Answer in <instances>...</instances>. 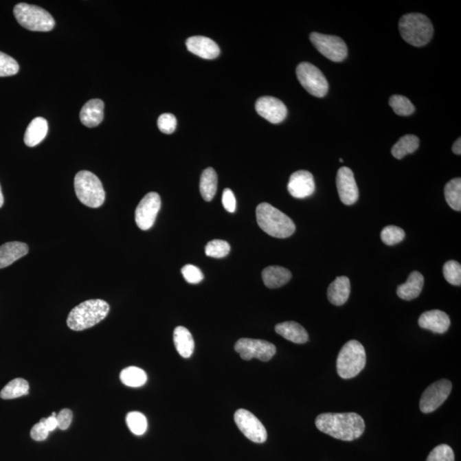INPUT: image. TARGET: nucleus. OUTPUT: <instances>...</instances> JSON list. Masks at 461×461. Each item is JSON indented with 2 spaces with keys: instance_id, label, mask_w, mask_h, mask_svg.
Segmentation results:
<instances>
[{
  "instance_id": "nucleus-1",
  "label": "nucleus",
  "mask_w": 461,
  "mask_h": 461,
  "mask_svg": "<svg viewBox=\"0 0 461 461\" xmlns=\"http://www.w3.org/2000/svg\"><path fill=\"white\" fill-rule=\"evenodd\" d=\"M320 431L342 441H354L365 431V422L355 413L322 414L315 420Z\"/></svg>"
},
{
  "instance_id": "nucleus-2",
  "label": "nucleus",
  "mask_w": 461,
  "mask_h": 461,
  "mask_svg": "<svg viewBox=\"0 0 461 461\" xmlns=\"http://www.w3.org/2000/svg\"><path fill=\"white\" fill-rule=\"evenodd\" d=\"M110 305L101 299H91L82 302L70 311L67 325L70 329L80 332L89 329L106 318Z\"/></svg>"
},
{
  "instance_id": "nucleus-3",
  "label": "nucleus",
  "mask_w": 461,
  "mask_h": 461,
  "mask_svg": "<svg viewBox=\"0 0 461 461\" xmlns=\"http://www.w3.org/2000/svg\"><path fill=\"white\" fill-rule=\"evenodd\" d=\"M256 221L262 230L273 238H286L295 231L293 221L267 203H260L256 207Z\"/></svg>"
},
{
  "instance_id": "nucleus-4",
  "label": "nucleus",
  "mask_w": 461,
  "mask_h": 461,
  "mask_svg": "<svg viewBox=\"0 0 461 461\" xmlns=\"http://www.w3.org/2000/svg\"><path fill=\"white\" fill-rule=\"evenodd\" d=\"M399 30L405 41L417 47L427 45L434 33L430 19L420 13L403 16L400 19Z\"/></svg>"
},
{
  "instance_id": "nucleus-5",
  "label": "nucleus",
  "mask_w": 461,
  "mask_h": 461,
  "mask_svg": "<svg viewBox=\"0 0 461 461\" xmlns=\"http://www.w3.org/2000/svg\"><path fill=\"white\" fill-rule=\"evenodd\" d=\"M367 357L363 346L357 340L348 341L341 348L337 360V371L341 378H355L363 370Z\"/></svg>"
},
{
  "instance_id": "nucleus-6",
  "label": "nucleus",
  "mask_w": 461,
  "mask_h": 461,
  "mask_svg": "<svg viewBox=\"0 0 461 461\" xmlns=\"http://www.w3.org/2000/svg\"><path fill=\"white\" fill-rule=\"evenodd\" d=\"M14 16L24 29L34 32H49L54 29L55 20L41 7L20 3L14 7Z\"/></svg>"
},
{
  "instance_id": "nucleus-7",
  "label": "nucleus",
  "mask_w": 461,
  "mask_h": 461,
  "mask_svg": "<svg viewBox=\"0 0 461 461\" xmlns=\"http://www.w3.org/2000/svg\"><path fill=\"white\" fill-rule=\"evenodd\" d=\"M77 198L86 206L97 209L103 205L105 192L100 179L89 171H80L75 177Z\"/></svg>"
},
{
  "instance_id": "nucleus-8",
  "label": "nucleus",
  "mask_w": 461,
  "mask_h": 461,
  "mask_svg": "<svg viewBox=\"0 0 461 461\" xmlns=\"http://www.w3.org/2000/svg\"><path fill=\"white\" fill-rule=\"evenodd\" d=\"M297 76L301 85L313 96H326L329 88L328 82L317 67L309 63H302L297 66Z\"/></svg>"
},
{
  "instance_id": "nucleus-9",
  "label": "nucleus",
  "mask_w": 461,
  "mask_h": 461,
  "mask_svg": "<svg viewBox=\"0 0 461 461\" xmlns=\"http://www.w3.org/2000/svg\"><path fill=\"white\" fill-rule=\"evenodd\" d=\"M311 41L319 54L330 61L339 63L347 58V45L339 37L315 32L311 34Z\"/></svg>"
},
{
  "instance_id": "nucleus-10",
  "label": "nucleus",
  "mask_w": 461,
  "mask_h": 461,
  "mask_svg": "<svg viewBox=\"0 0 461 461\" xmlns=\"http://www.w3.org/2000/svg\"><path fill=\"white\" fill-rule=\"evenodd\" d=\"M234 348L245 361L258 358L262 361H269L276 353V347L265 340L241 339Z\"/></svg>"
},
{
  "instance_id": "nucleus-11",
  "label": "nucleus",
  "mask_w": 461,
  "mask_h": 461,
  "mask_svg": "<svg viewBox=\"0 0 461 461\" xmlns=\"http://www.w3.org/2000/svg\"><path fill=\"white\" fill-rule=\"evenodd\" d=\"M236 425L246 438L256 443H262L267 441V433L254 414L246 409H238L234 414Z\"/></svg>"
},
{
  "instance_id": "nucleus-12",
  "label": "nucleus",
  "mask_w": 461,
  "mask_h": 461,
  "mask_svg": "<svg viewBox=\"0 0 461 461\" xmlns=\"http://www.w3.org/2000/svg\"><path fill=\"white\" fill-rule=\"evenodd\" d=\"M161 205V198L158 193L150 192L144 196L135 210V221L139 229L146 231L153 227Z\"/></svg>"
},
{
  "instance_id": "nucleus-13",
  "label": "nucleus",
  "mask_w": 461,
  "mask_h": 461,
  "mask_svg": "<svg viewBox=\"0 0 461 461\" xmlns=\"http://www.w3.org/2000/svg\"><path fill=\"white\" fill-rule=\"evenodd\" d=\"M452 390V383L447 379L439 380L425 390L421 396L420 407L424 414H430L441 406Z\"/></svg>"
},
{
  "instance_id": "nucleus-14",
  "label": "nucleus",
  "mask_w": 461,
  "mask_h": 461,
  "mask_svg": "<svg viewBox=\"0 0 461 461\" xmlns=\"http://www.w3.org/2000/svg\"><path fill=\"white\" fill-rule=\"evenodd\" d=\"M337 188L341 201L353 205L359 199V190L353 171L347 167L339 168L337 175Z\"/></svg>"
},
{
  "instance_id": "nucleus-15",
  "label": "nucleus",
  "mask_w": 461,
  "mask_h": 461,
  "mask_svg": "<svg viewBox=\"0 0 461 461\" xmlns=\"http://www.w3.org/2000/svg\"><path fill=\"white\" fill-rule=\"evenodd\" d=\"M258 113L273 124L282 122L287 115V109L282 101L273 97L260 98L256 103Z\"/></svg>"
},
{
  "instance_id": "nucleus-16",
  "label": "nucleus",
  "mask_w": 461,
  "mask_h": 461,
  "mask_svg": "<svg viewBox=\"0 0 461 461\" xmlns=\"http://www.w3.org/2000/svg\"><path fill=\"white\" fill-rule=\"evenodd\" d=\"M288 191L295 199H306L314 194L315 183L311 172L299 170L292 174L288 183Z\"/></svg>"
},
{
  "instance_id": "nucleus-17",
  "label": "nucleus",
  "mask_w": 461,
  "mask_h": 461,
  "mask_svg": "<svg viewBox=\"0 0 461 461\" xmlns=\"http://www.w3.org/2000/svg\"><path fill=\"white\" fill-rule=\"evenodd\" d=\"M185 45L190 52L204 59H214L220 55L219 47L210 38L190 37L186 40Z\"/></svg>"
},
{
  "instance_id": "nucleus-18",
  "label": "nucleus",
  "mask_w": 461,
  "mask_h": 461,
  "mask_svg": "<svg viewBox=\"0 0 461 461\" xmlns=\"http://www.w3.org/2000/svg\"><path fill=\"white\" fill-rule=\"evenodd\" d=\"M421 328L430 330L432 333L442 334L449 330L450 319L446 313L441 311H431L423 313L418 319Z\"/></svg>"
},
{
  "instance_id": "nucleus-19",
  "label": "nucleus",
  "mask_w": 461,
  "mask_h": 461,
  "mask_svg": "<svg viewBox=\"0 0 461 461\" xmlns=\"http://www.w3.org/2000/svg\"><path fill=\"white\" fill-rule=\"evenodd\" d=\"M104 110V104L103 101L98 100V98L88 101L80 111V122L87 128H95L103 122Z\"/></svg>"
},
{
  "instance_id": "nucleus-20",
  "label": "nucleus",
  "mask_w": 461,
  "mask_h": 461,
  "mask_svg": "<svg viewBox=\"0 0 461 461\" xmlns=\"http://www.w3.org/2000/svg\"><path fill=\"white\" fill-rule=\"evenodd\" d=\"M29 253L25 243L9 242L0 246V269L12 265Z\"/></svg>"
},
{
  "instance_id": "nucleus-21",
  "label": "nucleus",
  "mask_w": 461,
  "mask_h": 461,
  "mask_svg": "<svg viewBox=\"0 0 461 461\" xmlns=\"http://www.w3.org/2000/svg\"><path fill=\"white\" fill-rule=\"evenodd\" d=\"M425 280L423 276L418 271L411 273L406 283L397 288L396 293L403 300L410 301L417 298L423 290Z\"/></svg>"
},
{
  "instance_id": "nucleus-22",
  "label": "nucleus",
  "mask_w": 461,
  "mask_h": 461,
  "mask_svg": "<svg viewBox=\"0 0 461 461\" xmlns=\"http://www.w3.org/2000/svg\"><path fill=\"white\" fill-rule=\"evenodd\" d=\"M350 294V281L346 276L337 277L327 290V297L330 304L342 306L348 301Z\"/></svg>"
},
{
  "instance_id": "nucleus-23",
  "label": "nucleus",
  "mask_w": 461,
  "mask_h": 461,
  "mask_svg": "<svg viewBox=\"0 0 461 461\" xmlns=\"http://www.w3.org/2000/svg\"><path fill=\"white\" fill-rule=\"evenodd\" d=\"M276 330L279 335L292 343L305 344L308 340L307 330L297 322H286L278 324Z\"/></svg>"
},
{
  "instance_id": "nucleus-24",
  "label": "nucleus",
  "mask_w": 461,
  "mask_h": 461,
  "mask_svg": "<svg viewBox=\"0 0 461 461\" xmlns=\"http://www.w3.org/2000/svg\"><path fill=\"white\" fill-rule=\"evenodd\" d=\"M291 273L283 267L270 266L262 271V280L267 287L276 289L284 286L291 279Z\"/></svg>"
},
{
  "instance_id": "nucleus-25",
  "label": "nucleus",
  "mask_w": 461,
  "mask_h": 461,
  "mask_svg": "<svg viewBox=\"0 0 461 461\" xmlns=\"http://www.w3.org/2000/svg\"><path fill=\"white\" fill-rule=\"evenodd\" d=\"M48 133V123L43 117H36L30 123L24 135V143L29 147H34L42 142Z\"/></svg>"
},
{
  "instance_id": "nucleus-26",
  "label": "nucleus",
  "mask_w": 461,
  "mask_h": 461,
  "mask_svg": "<svg viewBox=\"0 0 461 461\" xmlns=\"http://www.w3.org/2000/svg\"><path fill=\"white\" fill-rule=\"evenodd\" d=\"M174 343L176 350L182 357H192L195 348L194 339L192 333L185 327H176L174 332Z\"/></svg>"
},
{
  "instance_id": "nucleus-27",
  "label": "nucleus",
  "mask_w": 461,
  "mask_h": 461,
  "mask_svg": "<svg viewBox=\"0 0 461 461\" xmlns=\"http://www.w3.org/2000/svg\"><path fill=\"white\" fill-rule=\"evenodd\" d=\"M218 177L213 168H207L200 179V192L206 202H210L217 192Z\"/></svg>"
},
{
  "instance_id": "nucleus-28",
  "label": "nucleus",
  "mask_w": 461,
  "mask_h": 461,
  "mask_svg": "<svg viewBox=\"0 0 461 461\" xmlns=\"http://www.w3.org/2000/svg\"><path fill=\"white\" fill-rule=\"evenodd\" d=\"M30 392V385L27 380L15 379L10 381L3 387L0 392V397L3 400H12L27 395Z\"/></svg>"
},
{
  "instance_id": "nucleus-29",
  "label": "nucleus",
  "mask_w": 461,
  "mask_h": 461,
  "mask_svg": "<svg viewBox=\"0 0 461 461\" xmlns=\"http://www.w3.org/2000/svg\"><path fill=\"white\" fill-rule=\"evenodd\" d=\"M420 146V139L414 135H407L401 138L392 147V153L396 159H403L408 154L415 153Z\"/></svg>"
},
{
  "instance_id": "nucleus-30",
  "label": "nucleus",
  "mask_w": 461,
  "mask_h": 461,
  "mask_svg": "<svg viewBox=\"0 0 461 461\" xmlns=\"http://www.w3.org/2000/svg\"><path fill=\"white\" fill-rule=\"evenodd\" d=\"M122 383L129 387H142L147 381V374L142 368L137 367H128L123 370L120 374Z\"/></svg>"
},
{
  "instance_id": "nucleus-31",
  "label": "nucleus",
  "mask_w": 461,
  "mask_h": 461,
  "mask_svg": "<svg viewBox=\"0 0 461 461\" xmlns=\"http://www.w3.org/2000/svg\"><path fill=\"white\" fill-rule=\"evenodd\" d=\"M445 194L447 203L451 209L456 211L461 210V179L456 178L447 183L445 188Z\"/></svg>"
},
{
  "instance_id": "nucleus-32",
  "label": "nucleus",
  "mask_w": 461,
  "mask_h": 461,
  "mask_svg": "<svg viewBox=\"0 0 461 461\" xmlns=\"http://www.w3.org/2000/svg\"><path fill=\"white\" fill-rule=\"evenodd\" d=\"M390 106H392L396 115L407 116L415 111V107L407 98L402 95H393L389 100Z\"/></svg>"
},
{
  "instance_id": "nucleus-33",
  "label": "nucleus",
  "mask_w": 461,
  "mask_h": 461,
  "mask_svg": "<svg viewBox=\"0 0 461 461\" xmlns=\"http://www.w3.org/2000/svg\"><path fill=\"white\" fill-rule=\"evenodd\" d=\"M126 425L133 434L142 436L147 430L148 423L146 416L139 412H131L126 418Z\"/></svg>"
},
{
  "instance_id": "nucleus-34",
  "label": "nucleus",
  "mask_w": 461,
  "mask_h": 461,
  "mask_svg": "<svg viewBox=\"0 0 461 461\" xmlns=\"http://www.w3.org/2000/svg\"><path fill=\"white\" fill-rule=\"evenodd\" d=\"M231 251L230 245L227 241L214 239L207 243L205 247L207 256L213 258H223L229 254Z\"/></svg>"
},
{
  "instance_id": "nucleus-35",
  "label": "nucleus",
  "mask_w": 461,
  "mask_h": 461,
  "mask_svg": "<svg viewBox=\"0 0 461 461\" xmlns=\"http://www.w3.org/2000/svg\"><path fill=\"white\" fill-rule=\"evenodd\" d=\"M443 276L449 284L453 286H460L461 284V266L456 260H449L443 266Z\"/></svg>"
},
{
  "instance_id": "nucleus-36",
  "label": "nucleus",
  "mask_w": 461,
  "mask_h": 461,
  "mask_svg": "<svg viewBox=\"0 0 461 461\" xmlns=\"http://www.w3.org/2000/svg\"><path fill=\"white\" fill-rule=\"evenodd\" d=\"M405 238V232L402 228L396 226H388L381 232V239L387 245L399 244Z\"/></svg>"
},
{
  "instance_id": "nucleus-37",
  "label": "nucleus",
  "mask_w": 461,
  "mask_h": 461,
  "mask_svg": "<svg viewBox=\"0 0 461 461\" xmlns=\"http://www.w3.org/2000/svg\"><path fill=\"white\" fill-rule=\"evenodd\" d=\"M19 71V65L16 60L0 52V77L15 76Z\"/></svg>"
},
{
  "instance_id": "nucleus-38",
  "label": "nucleus",
  "mask_w": 461,
  "mask_h": 461,
  "mask_svg": "<svg viewBox=\"0 0 461 461\" xmlns=\"http://www.w3.org/2000/svg\"><path fill=\"white\" fill-rule=\"evenodd\" d=\"M427 461H455V453L451 447L441 445L432 450Z\"/></svg>"
},
{
  "instance_id": "nucleus-39",
  "label": "nucleus",
  "mask_w": 461,
  "mask_h": 461,
  "mask_svg": "<svg viewBox=\"0 0 461 461\" xmlns=\"http://www.w3.org/2000/svg\"><path fill=\"white\" fill-rule=\"evenodd\" d=\"M158 128L165 135H171L175 131L177 126V119L173 114L165 113L161 115L157 121Z\"/></svg>"
},
{
  "instance_id": "nucleus-40",
  "label": "nucleus",
  "mask_w": 461,
  "mask_h": 461,
  "mask_svg": "<svg viewBox=\"0 0 461 461\" xmlns=\"http://www.w3.org/2000/svg\"><path fill=\"white\" fill-rule=\"evenodd\" d=\"M183 276L190 284H199L203 280L202 271L198 267L188 264L181 269Z\"/></svg>"
},
{
  "instance_id": "nucleus-41",
  "label": "nucleus",
  "mask_w": 461,
  "mask_h": 461,
  "mask_svg": "<svg viewBox=\"0 0 461 461\" xmlns=\"http://www.w3.org/2000/svg\"><path fill=\"white\" fill-rule=\"evenodd\" d=\"M73 413L69 408H63L57 414L58 427L60 430L65 431L72 423Z\"/></svg>"
},
{
  "instance_id": "nucleus-42",
  "label": "nucleus",
  "mask_w": 461,
  "mask_h": 461,
  "mask_svg": "<svg viewBox=\"0 0 461 461\" xmlns=\"http://www.w3.org/2000/svg\"><path fill=\"white\" fill-rule=\"evenodd\" d=\"M49 431L41 420L36 425H34L31 429L30 436L34 441L42 442L45 441L48 438Z\"/></svg>"
},
{
  "instance_id": "nucleus-43",
  "label": "nucleus",
  "mask_w": 461,
  "mask_h": 461,
  "mask_svg": "<svg viewBox=\"0 0 461 461\" xmlns=\"http://www.w3.org/2000/svg\"><path fill=\"white\" fill-rule=\"evenodd\" d=\"M223 204L225 210L228 212L234 213L236 210V199L232 190L227 188L224 190L223 195Z\"/></svg>"
},
{
  "instance_id": "nucleus-44",
  "label": "nucleus",
  "mask_w": 461,
  "mask_h": 461,
  "mask_svg": "<svg viewBox=\"0 0 461 461\" xmlns=\"http://www.w3.org/2000/svg\"><path fill=\"white\" fill-rule=\"evenodd\" d=\"M41 420L43 422L49 432L54 431L55 429L58 428L57 416H52L51 415L50 417L41 418Z\"/></svg>"
},
{
  "instance_id": "nucleus-45",
  "label": "nucleus",
  "mask_w": 461,
  "mask_h": 461,
  "mask_svg": "<svg viewBox=\"0 0 461 461\" xmlns=\"http://www.w3.org/2000/svg\"><path fill=\"white\" fill-rule=\"evenodd\" d=\"M453 153L460 156L461 154V139L459 138L456 140L455 144H453Z\"/></svg>"
},
{
  "instance_id": "nucleus-46",
  "label": "nucleus",
  "mask_w": 461,
  "mask_h": 461,
  "mask_svg": "<svg viewBox=\"0 0 461 461\" xmlns=\"http://www.w3.org/2000/svg\"><path fill=\"white\" fill-rule=\"evenodd\" d=\"M3 196L1 190V185H0V207L3 206Z\"/></svg>"
},
{
  "instance_id": "nucleus-47",
  "label": "nucleus",
  "mask_w": 461,
  "mask_h": 461,
  "mask_svg": "<svg viewBox=\"0 0 461 461\" xmlns=\"http://www.w3.org/2000/svg\"><path fill=\"white\" fill-rule=\"evenodd\" d=\"M339 161L340 163H343L344 160L342 159V158H340Z\"/></svg>"
}]
</instances>
